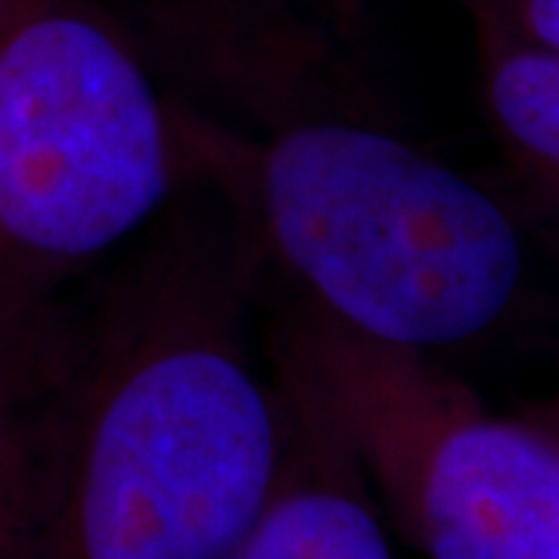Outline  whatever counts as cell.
Here are the masks:
<instances>
[{
	"label": "cell",
	"mask_w": 559,
	"mask_h": 559,
	"mask_svg": "<svg viewBox=\"0 0 559 559\" xmlns=\"http://www.w3.org/2000/svg\"><path fill=\"white\" fill-rule=\"evenodd\" d=\"M522 417L528 419L535 429H538L544 439L550 441L554 448L559 451V395L550 401H540L535 407H528Z\"/></svg>",
	"instance_id": "9c48e42d"
},
{
	"label": "cell",
	"mask_w": 559,
	"mask_h": 559,
	"mask_svg": "<svg viewBox=\"0 0 559 559\" xmlns=\"http://www.w3.org/2000/svg\"><path fill=\"white\" fill-rule=\"evenodd\" d=\"M72 305L53 326L0 342V559H22L25 550L38 481L40 417L66 364Z\"/></svg>",
	"instance_id": "52a82bcc"
},
{
	"label": "cell",
	"mask_w": 559,
	"mask_h": 559,
	"mask_svg": "<svg viewBox=\"0 0 559 559\" xmlns=\"http://www.w3.org/2000/svg\"><path fill=\"white\" fill-rule=\"evenodd\" d=\"M267 267L234 202L187 187L84 301L40 417L22 559H227L277 485L293 399Z\"/></svg>",
	"instance_id": "6da1fadb"
},
{
	"label": "cell",
	"mask_w": 559,
	"mask_h": 559,
	"mask_svg": "<svg viewBox=\"0 0 559 559\" xmlns=\"http://www.w3.org/2000/svg\"><path fill=\"white\" fill-rule=\"evenodd\" d=\"M267 340L293 399V439L261 516L227 559H395L333 411L271 330Z\"/></svg>",
	"instance_id": "5b68a950"
},
{
	"label": "cell",
	"mask_w": 559,
	"mask_h": 559,
	"mask_svg": "<svg viewBox=\"0 0 559 559\" xmlns=\"http://www.w3.org/2000/svg\"><path fill=\"white\" fill-rule=\"evenodd\" d=\"M473 25L498 28L510 38L559 57V0H460Z\"/></svg>",
	"instance_id": "ba28073f"
},
{
	"label": "cell",
	"mask_w": 559,
	"mask_h": 559,
	"mask_svg": "<svg viewBox=\"0 0 559 559\" xmlns=\"http://www.w3.org/2000/svg\"><path fill=\"white\" fill-rule=\"evenodd\" d=\"M7 3H10V0H0V16H3V10H7Z\"/></svg>",
	"instance_id": "30bf717a"
},
{
	"label": "cell",
	"mask_w": 559,
	"mask_h": 559,
	"mask_svg": "<svg viewBox=\"0 0 559 559\" xmlns=\"http://www.w3.org/2000/svg\"><path fill=\"white\" fill-rule=\"evenodd\" d=\"M271 336L333 411L373 498L426 559H559V451L419 352L283 286Z\"/></svg>",
	"instance_id": "277c9868"
},
{
	"label": "cell",
	"mask_w": 559,
	"mask_h": 559,
	"mask_svg": "<svg viewBox=\"0 0 559 559\" xmlns=\"http://www.w3.org/2000/svg\"><path fill=\"white\" fill-rule=\"evenodd\" d=\"M340 87L246 134L180 109L193 171L246 224L274 280L407 352L473 342L513 311L525 242L507 205Z\"/></svg>",
	"instance_id": "7a4b0ae2"
},
{
	"label": "cell",
	"mask_w": 559,
	"mask_h": 559,
	"mask_svg": "<svg viewBox=\"0 0 559 559\" xmlns=\"http://www.w3.org/2000/svg\"><path fill=\"white\" fill-rule=\"evenodd\" d=\"M193 178L180 106L97 0L0 16V342L53 326Z\"/></svg>",
	"instance_id": "3957f363"
},
{
	"label": "cell",
	"mask_w": 559,
	"mask_h": 559,
	"mask_svg": "<svg viewBox=\"0 0 559 559\" xmlns=\"http://www.w3.org/2000/svg\"><path fill=\"white\" fill-rule=\"evenodd\" d=\"M476 28L485 109L528 200L559 224V57Z\"/></svg>",
	"instance_id": "8992f818"
}]
</instances>
